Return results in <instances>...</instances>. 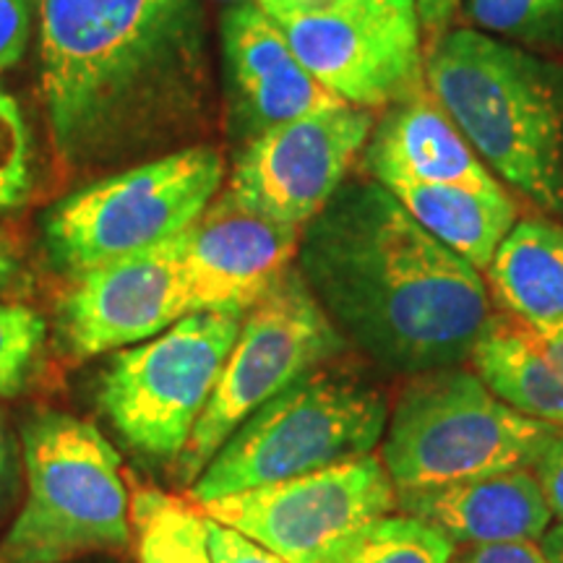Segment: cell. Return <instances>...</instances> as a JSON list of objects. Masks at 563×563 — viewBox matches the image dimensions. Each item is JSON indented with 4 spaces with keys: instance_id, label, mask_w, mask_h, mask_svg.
I'll use <instances>...</instances> for the list:
<instances>
[{
    "instance_id": "9c48e42d",
    "label": "cell",
    "mask_w": 563,
    "mask_h": 563,
    "mask_svg": "<svg viewBox=\"0 0 563 563\" xmlns=\"http://www.w3.org/2000/svg\"><path fill=\"white\" fill-rule=\"evenodd\" d=\"M243 316L188 313L112 357L100 384V407L129 446L154 460H180L220 382Z\"/></svg>"
},
{
    "instance_id": "8fae6325",
    "label": "cell",
    "mask_w": 563,
    "mask_h": 563,
    "mask_svg": "<svg viewBox=\"0 0 563 563\" xmlns=\"http://www.w3.org/2000/svg\"><path fill=\"white\" fill-rule=\"evenodd\" d=\"M373 123V110L336 104L274 125L241 146L228 194L253 214L302 230L347 180Z\"/></svg>"
},
{
    "instance_id": "603a6c76",
    "label": "cell",
    "mask_w": 563,
    "mask_h": 563,
    "mask_svg": "<svg viewBox=\"0 0 563 563\" xmlns=\"http://www.w3.org/2000/svg\"><path fill=\"white\" fill-rule=\"evenodd\" d=\"M456 16L527 51L563 53V0H462Z\"/></svg>"
},
{
    "instance_id": "7c38bea8",
    "label": "cell",
    "mask_w": 563,
    "mask_h": 563,
    "mask_svg": "<svg viewBox=\"0 0 563 563\" xmlns=\"http://www.w3.org/2000/svg\"><path fill=\"white\" fill-rule=\"evenodd\" d=\"M302 66L342 102L384 110L422 81L418 19L347 0L327 11H266Z\"/></svg>"
},
{
    "instance_id": "ba28073f",
    "label": "cell",
    "mask_w": 563,
    "mask_h": 563,
    "mask_svg": "<svg viewBox=\"0 0 563 563\" xmlns=\"http://www.w3.org/2000/svg\"><path fill=\"white\" fill-rule=\"evenodd\" d=\"M347 350L298 266H290L245 311L214 391L178 460V475L191 485L245 420L302 373Z\"/></svg>"
},
{
    "instance_id": "30bf717a",
    "label": "cell",
    "mask_w": 563,
    "mask_h": 563,
    "mask_svg": "<svg viewBox=\"0 0 563 563\" xmlns=\"http://www.w3.org/2000/svg\"><path fill=\"white\" fill-rule=\"evenodd\" d=\"M201 509L287 563H323L361 527L397 511V488L384 462L371 454L217 498Z\"/></svg>"
},
{
    "instance_id": "d6986e66",
    "label": "cell",
    "mask_w": 563,
    "mask_h": 563,
    "mask_svg": "<svg viewBox=\"0 0 563 563\" xmlns=\"http://www.w3.org/2000/svg\"><path fill=\"white\" fill-rule=\"evenodd\" d=\"M485 277L504 313L525 327L563 319V222L548 214L514 222Z\"/></svg>"
},
{
    "instance_id": "5bb4252c",
    "label": "cell",
    "mask_w": 563,
    "mask_h": 563,
    "mask_svg": "<svg viewBox=\"0 0 563 563\" xmlns=\"http://www.w3.org/2000/svg\"><path fill=\"white\" fill-rule=\"evenodd\" d=\"M170 243L186 272L196 313H245L292 266L300 228L253 214L222 191Z\"/></svg>"
},
{
    "instance_id": "f546056e",
    "label": "cell",
    "mask_w": 563,
    "mask_h": 563,
    "mask_svg": "<svg viewBox=\"0 0 563 563\" xmlns=\"http://www.w3.org/2000/svg\"><path fill=\"white\" fill-rule=\"evenodd\" d=\"M462 0H418V19H420V32L428 40L441 34L443 30L456 21V11H460Z\"/></svg>"
},
{
    "instance_id": "484cf974",
    "label": "cell",
    "mask_w": 563,
    "mask_h": 563,
    "mask_svg": "<svg viewBox=\"0 0 563 563\" xmlns=\"http://www.w3.org/2000/svg\"><path fill=\"white\" fill-rule=\"evenodd\" d=\"M207 538L214 563H287L277 553H272L269 548L251 540L249 534L232 530V527L217 522L211 517H207Z\"/></svg>"
},
{
    "instance_id": "83f0119b",
    "label": "cell",
    "mask_w": 563,
    "mask_h": 563,
    "mask_svg": "<svg viewBox=\"0 0 563 563\" xmlns=\"http://www.w3.org/2000/svg\"><path fill=\"white\" fill-rule=\"evenodd\" d=\"M449 563H548L538 543H496L460 545Z\"/></svg>"
},
{
    "instance_id": "9a60e30c",
    "label": "cell",
    "mask_w": 563,
    "mask_h": 563,
    "mask_svg": "<svg viewBox=\"0 0 563 563\" xmlns=\"http://www.w3.org/2000/svg\"><path fill=\"white\" fill-rule=\"evenodd\" d=\"M222 68L228 129L241 146L274 125L347 104L302 66L277 21L256 0L224 11Z\"/></svg>"
},
{
    "instance_id": "3957f363",
    "label": "cell",
    "mask_w": 563,
    "mask_h": 563,
    "mask_svg": "<svg viewBox=\"0 0 563 563\" xmlns=\"http://www.w3.org/2000/svg\"><path fill=\"white\" fill-rule=\"evenodd\" d=\"M422 81L483 165L563 222V63L452 24L428 40Z\"/></svg>"
},
{
    "instance_id": "2e32d148",
    "label": "cell",
    "mask_w": 563,
    "mask_h": 563,
    "mask_svg": "<svg viewBox=\"0 0 563 563\" xmlns=\"http://www.w3.org/2000/svg\"><path fill=\"white\" fill-rule=\"evenodd\" d=\"M397 511L433 527L454 545L540 543L553 522L532 470L397 490Z\"/></svg>"
},
{
    "instance_id": "7a4b0ae2",
    "label": "cell",
    "mask_w": 563,
    "mask_h": 563,
    "mask_svg": "<svg viewBox=\"0 0 563 563\" xmlns=\"http://www.w3.org/2000/svg\"><path fill=\"white\" fill-rule=\"evenodd\" d=\"M40 81L60 162L95 170L186 136L207 95L196 0H42Z\"/></svg>"
},
{
    "instance_id": "836d02e7",
    "label": "cell",
    "mask_w": 563,
    "mask_h": 563,
    "mask_svg": "<svg viewBox=\"0 0 563 563\" xmlns=\"http://www.w3.org/2000/svg\"><path fill=\"white\" fill-rule=\"evenodd\" d=\"M540 548H543L548 563H563V525L551 527L540 540Z\"/></svg>"
},
{
    "instance_id": "d6a6232c",
    "label": "cell",
    "mask_w": 563,
    "mask_h": 563,
    "mask_svg": "<svg viewBox=\"0 0 563 563\" xmlns=\"http://www.w3.org/2000/svg\"><path fill=\"white\" fill-rule=\"evenodd\" d=\"M21 282V269L19 264L13 262V256L5 249L3 243H0V292L3 290H11V287H16Z\"/></svg>"
},
{
    "instance_id": "4316f807",
    "label": "cell",
    "mask_w": 563,
    "mask_h": 563,
    "mask_svg": "<svg viewBox=\"0 0 563 563\" xmlns=\"http://www.w3.org/2000/svg\"><path fill=\"white\" fill-rule=\"evenodd\" d=\"M30 32V0H0V74H5L24 58Z\"/></svg>"
},
{
    "instance_id": "1f68e13d",
    "label": "cell",
    "mask_w": 563,
    "mask_h": 563,
    "mask_svg": "<svg viewBox=\"0 0 563 563\" xmlns=\"http://www.w3.org/2000/svg\"><path fill=\"white\" fill-rule=\"evenodd\" d=\"M264 11H327L347 0H256Z\"/></svg>"
},
{
    "instance_id": "8d00e7d4",
    "label": "cell",
    "mask_w": 563,
    "mask_h": 563,
    "mask_svg": "<svg viewBox=\"0 0 563 563\" xmlns=\"http://www.w3.org/2000/svg\"><path fill=\"white\" fill-rule=\"evenodd\" d=\"M232 3H245V0H232Z\"/></svg>"
},
{
    "instance_id": "5b68a950",
    "label": "cell",
    "mask_w": 563,
    "mask_h": 563,
    "mask_svg": "<svg viewBox=\"0 0 563 563\" xmlns=\"http://www.w3.org/2000/svg\"><path fill=\"white\" fill-rule=\"evenodd\" d=\"M563 431L527 418L488 391L473 368L449 365L410 376L382 441V462L397 490L464 477L532 470Z\"/></svg>"
},
{
    "instance_id": "44dd1931",
    "label": "cell",
    "mask_w": 563,
    "mask_h": 563,
    "mask_svg": "<svg viewBox=\"0 0 563 563\" xmlns=\"http://www.w3.org/2000/svg\"><path fill=\"white\" fill-rule=\"evenodd\" d=\"M131 527L139 563H214L209 553L207 517L170 493L133 490Z\"/></svg>"
},
{
    "instance_id": "8992f818",
    "label": "cell",
    "mask_w": 563,
    "mask_h": 563,
    "mask_svg": "<svg viewBox=\"0 0 563 563\" xmlns=\"http://www.w3.org/2000/svg\"><path fill=\"white\" fill-rule=\"evenodd\" d=\"M26 501L0 563H66L133 543L121 456L87 420L40 412L24 426Z\"/></svg>"
},
{
    "instance_id": "cb8c5ba5",
    "label": "cell",
    "mask_w": 563,
    "mask_h": 563,
    "mask_svg": "<svg viewBox=\"0 0 563 563\" xmlns=\"http://www.w3.org/2000/svg\"><path fill=\"white\" fill-rule=\"evenodd\" d=\"M32 194V133L16 97L0 84V211L19 209Z\"/></svg>"
},
{
    "instance_id": "4dcf8cb0",
    "label": "cell",
    "mask_w": 563,
    "mask_h": 563,
    "mask_svg": "<svg viewBox=\"0 0 563 563\" xmlns=\"http://www.w3.org/2000/svg\"><path fill=\"white\" fill-rule=\"evenodd\" d=\"M538 342L540 352L545 355V361L551 363L555 376L563 382V319L545 323V327H527Z\"/></svg>"
},
{
    "instance_id": "6da1fadb",
    "label": "cell",
    "mask_w": 563,
    "mask_h": 563,
    "mask_svg": "<svg viewBox=\"0 0 563 563\" xmlns=\"http://www.w3.org/2000/svg\"><path fill=\"white\" fill-rule=\"evenodd\" d=\"M295 262L336 332L389 373L464 365L493 316L481 272L373 178L336 188Z\"/></svg>"
},
{
    "instance_id": "7402d4cb",
    "label": "cell",
    "mask_w": 563,
    "mask_h": 563,
    "mask_svg": "<svg viewBox=\"0 0 563 563\" xmlns=\"http://www.w3.org/2000/svg\"><path fill=\"white\" fill-rule=\"evenodd\" d=\"M452 540L402 511H389L361 527L323 563H449Z\"/></svg>"
},
{
    "instance_id": "4fadbf2b",
    "label": "cell",
    "mask_w": 563,
    "mask_h": 563,
    "mask_svg": "<svg viewBox=\"0 0 563 563\" xmlns=\"http://www.w3.org/2000/svg\"><path fill=\"white\" fill-rule=\"evenodd\" d=\"M196 313L173 243L131 253L76 277L58 308V332L79 357L141 344Z\"/></svg>"
},
{
    "instance_id": "277c9868",
    "label": "cell",
    "mask_w": 563,
    "mask_h": 563,
    "mask_svg": "<svg viewBox=\"0 0 563 563\" xmlns=\"http://www.w3.org/2000/svg\"><path fill=\"white\" fill-rule=\"evenodd\" d=\"M389 397L365 373L332 365L300 378L258 407L191 483L196 504L363 460L384 441Z\"/></svg>"
},
{
    "instance_id": "e575fe53",
    "label": "cell",
    "mask_w": 563,
    "mask_h": 563,
    "mask_svg": "<svg viewBox=\"0 0 563 563\" xmlns=\"http://www.w3.org/2000/svg\"><path fill=\"white\" fill-rule=\"evenodd\" d=\"M361 3L378 5V9L399 13V16H407V19H418V0H361Z\"/></svg>"
},
{
    "instance_id": "ffe728a7",
    "label": "cell",
    "mask_w": 563,
    "mask_h": 563,
    "mask_svg": "<svg viewBox=\"0 0 563 563\" xmlns=\"http://www.w3.org/2000/svg\"><path fill=\"white\" fill-rule=\"evenodd\" d=\"M470 368L511 410L563 428V382L522 321L493 313L470 352Z\"/></svg>"
},
{
    "instance_id": "52a82bcc",
    "label": "cell",
    "mask_w": 563,
    "mask_h": 563,
    "mask_svg": "<svg viewBox=\"0 0 563 563\" xmlns=\"http://www.w3.org/2000/svg\"><path fill=\"white\" fill-rule=\"evenodd\" d=\"M214 146H180L60 199L42 220L47 256L68 277L173 241L220 196Z\"/></svg>"
},
{
    "instance_id": "ac0fdd59",
    "label": "cell",
    "mask_w": 563,
    "mask_h": 563,
    "mask_svg": "<svg viewBox=\"0 0 563 563\" xmlns=\"http://www.w3.org/2000/svg\"><path fill=\"white\" fill-rule=\"evenodd\" d=\"M382 186L422 230L431 232L435 241L473 264L477 272L488 269L493 253L519 220L517 201L501 183L454 186L394 178Z\"/></svg>"
},
{
    "instance_id": "d4e9b609",
    "label": "cell",
    "mask_w": 563,
    "mask_h": 563,
    "mask_svg": "<svg viewBox=\"0 0 563 563\" xmlns=\"http://www.w3.org/2000/svg\"><path fill=\"white\" fill-rule=\"evenodd\" d=\"M45 319L19 302H0V397L24 389L45 342Z\"/></svg>"
},
{
    "instance_id": "f1b7e54d",
    "label": "cell",
    "mask_w": 563,
    "mask_h": 563,
    "mask_svg": "<svg viewBox=\"0 0 563 563\" xmlns=\"http://www.w3.org/2000/svg\"><path fill=\"white\" fill-rule=\"evenodd\" d=\"M532 473L545 493L553 519H559L563 525V431L551 441V446L545 449L543 456L534 464Z\"/></svg>"
},
{
    "instance_id": "d590c367",
    "label": "cell",
    "mask_w": 563,
    "mask_h": 563,
    "mask_svg": "<svg viewBox=\"0 0 563 563\" xmlns=\"http://www.w3.org/2000/svg\"><path fill=\"white\" fill-rule=\"evenodd\" d=\"M11 475V441L9 431H5L3 420H0V488H3L5 481Z\"/></svg>"
},
{
    "instance_id": "e0dca14e",
    "label": "cell",
    "mask_w": 563,
    "mask_h": 563,
    "mask_svg": "<svg viewBox=\"0 0 563 563\" xmlns=\"http://www.w3.org/2000/svg\"><path fill=\"white\" fill-rule=\"evenodd\" d=\"M361 167L365 178L376 183L394 178L454 186L501 183L483 165L426 81L384 108L363 146Z\"/></svg>"
}]
</instances>
